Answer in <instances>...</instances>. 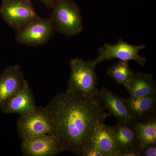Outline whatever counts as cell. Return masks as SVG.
Listing matches in <instances>:
<instances>
[{
  "label": "cell",
  "instance_id": "13",
  "mask_svg": "<svg viewBox=\"0 0 156 156\" xmlns=\"http://www.w3.org/2000/svg\"><path fill=\"white\" fill-rule=\"evenodd\" d=\"M125 87L131 98L156 95L155 82L152 75L147 73H134L132 79Z\"/></svg>",
  "mask_w": 156,
  "mask_h": 156
},
{
  "label": "cell",
  "instance_id": "21",
  "mask_svg": "<svg viewBox=\"0 0 156 156\" xmlns=\"http://www.w3.org/2000/svg\"><path fill=\"white\" fill-rule=\"evenodd\" d=\"M41 1L48 9H52L58 0H39Z\"/></svg>",
  "mask_w": 156,
  "mask_h": 156
},
{
  "label": "cell",
  "instance_id": "8",
  "mask_svg": "<svg viewBox=\"0 0 156 156\" xmlns=\"http://www.w3.org/2000/svg\"><path fill=\"white\" fill-rule=\"evenodd\" d=\"M21 149L25 156H56L64 151L54 134H46L22 140Z\"/></svg>",
  "mask_w": 156,
  "mask_h": 156
},
{
  "label": "cell",
  "instance_id": "14",
  "mask_svg": "<svg viewBox=\"0 0 156 156\" xmlns=\"http://www.w3.org/2000/svg\"><path fill=\"white\" fill-rule=\"evenodd\" d=\"M91 140L104 154L105 156H121L115 142L112 127L105 123H101L96 127Z\"/></svg>",
  "mask_w": 156,
  "mask_h": 156
},
{
  "label": "cell",
  "instance_id": "16",
  "mask_svg": "<svg viewBox=\"0 0 156 156\" xmlns=\"http://www.w3.org/2000/svg\"><path fill=\"white\" fill-rule=\"evenodd\" d=\"M133 128L140 148L156 144V116L136 122Z\"/></svg>",
  "mask_w": 156,
  "mask_h": 156
},
{
  "label": "cell",
  "instance_id": "20",
  "mask_svg": "<svg viewBox=\"0 0 156 156\" xmlns=\"http://www.w3.org/2000/svg\"><path fill=\"white\" fill-rule=\"evenodd\" d=\"M121 156H140L139 149L132 148L121 153Z\"/></svg>",
  "mask_w": 156,
  "mask_h": 156
},
{
  "label": "cell",
  "instance_id": "2",
  "mask_svg": "<svg viewBox=\"0 0 156 156\" xmlns=\"http://www.w3.org/2000/svg\"><path fill=\"white\" fill-rule=\"evenodd\" d=\"M93 60L74 58L70 61V74L66 91L84 97H97L98 78Z\"/></svg>",
  "mask_w": 156,
  "mask_h": 156
},
{
  "label": "cell",
  "instance_id": "1",
  "mask_svg": "<svg viewBox=\"0 0 156 156\" xmlns=\"http://www.w3.org/2000/svg\"><path fill=\"white\" fill-rule=\"evenodd\" d=\"M44 108L63 151L78 156L83 155L98 126L111 115L97 97H82L67 91L55 95Z\"/></svg>",
  "mask_w": 156,
  "mask_h": 156
},
{
  "label": "cell",
  "instance_id": "5",
  "mask_svg": "<svg viewBox=\"0 0 156 156\" xmlns=\"http://www.w3.org/2000/svg\"><path fill=\"white\" fill-rule=\"evenodd\" d=\"M17 126L22 140L43 134L54 135L51 119L44 107H37L29 113L20 115Z\"/></svg>",
  "mask_w": 156,
  "mask_h": 156
},
{
  "label": "cell",
  "instance_id": "10",
  "mask_svg": "<svg viewBox=\"0 0 156 156\" xmlns=\"http://www.w3.org/2000/svg\"><path fill=\"white\" fill-rule=\"evenodd\" d=\"M26 81L18 65L9 66L0 73V108L4 101L22 90Z\"/></svg>",
  "mask_w": 156,
  "mask_h": 156
},
{
  "label": "cell",
  "instance_id": "4",
  "mask_svg": "<svg viewBox=\"0 0 156 156\" xmlns=\"http://www.w3.org/2000/svg\"><path fill=\"white\" fill-rule=\"evenodd\" d=\"M0 15L17 32L23 30L39 16L31 0H2Z\"/></svg>",
  "mask_w": 156,
  "mask_h": 156
},
{
  "label": "cell",
  "instance_id": "6",
  "mask_svg": "<svg viewBox=\"0 0 156 156\" xmlns=\"http://www.w3.org/2000/svg\"><path fill=\"white\" fill-rule=\"evenodd\" d=\"M55 30L50 18L36 17L22 30L17 32L15 39L21 44L33 47L45 45L53 37Z\"/></svg>",
  "mask_w": 156,
  "mask_h": 156
},
{
  "label": "cell",
  "instance_id": "7",
  "mask_svg": "<svg viewBox=\"0 0 156 156\" xmlns=\"http://www.w3.org/2000/svg\"><path fill=\"white\" fill-rule=\"evenodd\" d=\"M145 48V45H131L119 39L115 44L106 43L99 48L97 57L93 60V62L97 66L102 62L117 58L123 61L133 60L144 66L147 60L145 57L140 56L139 53Z\"/></svg>",
  "mask_w": 156,
  "mask_h": 156
},
{
  "label": "cell",
  "instance_id": "18",
  "mask_svg": "<svg viewBox=\"0 0 156 156\" xmlns=\"http://www.w3.org/2000/svg\"><path fill=\"white\" fill-rule=\"evenodd\" d=\"M82 156H105L92 140L89 143L83 152Z\"/></svg>",
  "mask_w": 156,
  "mask_h": 156
},
{
  "label": "cell",
  "instance_id": "15",
  "mask_svg": "<svg viewBox=\"0 0 156 156\" xmlns=\"http://www.w3.org/2000/svg\"><path fill=\"white\" fill-rule=\"evenodd\" d=\"M115 142L118 151L120 152L132 148L140 149L138 140L133 127L118 122L112 126Z\"/></svg>",
  "mask_w": 156,
  "mask_h": 156
},
{
  "label": "cell",
  "instance_id": "11",
  "mask_svg": "<svg viewBox=\"0 0 156 156\" xmlns=\"http://www.w3.org/2000/svg\"><path fill=\"white\" fill-rule=\"evenodd\" d=\"M37 107L33 93L27 81L20 92L3 102L0 110L4 113L23 115L29 113Z\"/></svg>",
  "mask_w": 156,
  "mask_h": 156
},
{
  "label": "cell",
  "instance_id": "9",
  "mask_svg": "<svg viewBox=\"0 0 156 156\" xmlns=\"http://www.w3.org/2000/svg\"><path fill=\"white\" fill-rule=\"evenodd\" d=\"M105 109L115 117L118 122L133 127L135 120L128 111L122 98L105 87H101L97 96Z\"/></svg>",
  "mask_w": 156,
  "mask_h": 156
},
{
  "label": "cell",
  "instance_id": "17",
  "mask_svg": "<svg viewBox=\"0 0 156 156\" xmlns=\"http://www.w3.org/2000/svg\"><path fill=\"white\" fill-rule=\"evenodd\" d=\"M128 61L120 60L112 65L107 71V74L118 83L124 87L130 82L134 75Z\"/></svg>",
  "mask_w": 156,
  "mask_h": 156
},
{
  "label": "cell",
  "instance_id": "12",
  "mask_svg": "<svg viewBox=\"0 0 156 156\" xmlns=\"http://www.w3.org/2000/svg\"><path fill=\"white\" fill-rule=\"evenodd\" d=\"M123 100L136 122L156 116V95L128 97Z\"/></svg>",
  "mask_w": 156,
  "mask_h": 156
},
{
  "label": "cell",
  "instance_id": "3",
  "mask_svg": "<svg viewBox=\"0 0 156 156\" xmlns=\"http://www.w3.org/2000/svg\"><path fill=\"white\" fill-rule=\"evenodd\" d=\"M52 9L50 17L56 31L68 37L74 36L82 32V15L75 2L72 0H58Z\"/></svg>",
  "mask_w": 156,
  "mask_h": 156
},
{
  "label": "cell",
  "instance_id": "19",
  "mask_svg": "<svg viewBox=\"0 0 156 156\" xmlns=\"http://www.w3.org/2000/svg\"><path fill=\"white\" fill-rule=\"evenodd\" d=\"M139 151L140 156H156V144H148L140 148Z\"/></svg>",
  "mask_w": 156,
  "mask_h": 156
}]
</instances>
